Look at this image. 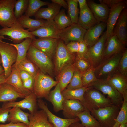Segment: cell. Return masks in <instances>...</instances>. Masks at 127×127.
<instances>
[{
    "mask_svg": "<svg viewBox=\"0 0 127 127\" xmlns=\"http://www.w3.org/2000/svg\"><path fill=\"white\" fill-rule=\"evenodd\" d=\"M33 93L38 99L46 98L52 88L58 83L52 78L38 70L35 77Z\"/></svg>",
    "mask_w": 127,
    "mask_h": 127,
    "instance_id": "obj_4",
    "label": "cell"
},
{
    "mask_svg": "<svg viewBox=\"0 0 127 127\" xmlns=\"http://www.w3.org/2000/svg\"><path fill=\"white\" fill-rule=\"evenodd\" d=\"M37 99L36 95L32 92L21 101L4 102L2 107L6 108L16 107L27 109L29 110L30 114H33L38 110Z\"/></svg>",
    "mask_w": 127,
    "mask_h": 127,
    "instance_id": "obj_15",
    "label": "cell"
},
{
    "mask_svg": "<svg viewBox=\"0 0 127 127\" xmlns=\"http://www.w3.org/2000/svg\"><path fill=\"white\" fill-rule=\"evenodd\" d=\"M35 78L32 76L22 82L24 87L26 89L33 92L35 83Z\"/></svg>",
    "mask_w": 127,
    "mask_h": 127,
    "instance_id": "obj_48",
    "label": "cell"
},
{
    "mask_svg": "<svg viewBox=\"0 0 127 127\" xmlns=\"http://www.w3.org/2000/svg\"><path fill=\"white\" fill-rule=\"evenodd\" d=\"M17 22L24 28H27L32 32L44 24L45 20L42 19H33L25 15L17 19Z\"/></svg>",
    "mask_w": 127,
    "mask_h": 127,
    "instance_id": "obj_32",
    "label": "cell"
},
{
    "mask_svg": "<svg viewBox=\"0 0 127 127\" xmlns=\"http://www.w3.org/2000/svg\"><path fill=\"white\" fill-rule=\"evenodd\" d=\"M74 64L76 68L81 74L92 67L89 61L85 57H79L76 55Z\"/></svg>",
    "mask_w": 127,
    "mask_h": 127,
    "instance_id": "obj_41",
    "label": "cell"
},
{
    "mask_svg": "<svg viewBox=\"0 0 127 127\" xmlns=\"http://www.w3.org/2000/svg\"><path fill=\"white\" fill-rule=\"evenodd\" d=\"M29 124L28 127H54L48 121L47 115L43 110H37L28 116Z\"/></svg>",
    "mask_w": 127,
    "mask_h": 127,
    "instance_id": "obj_28",
    "label": "cell"
},
{
    "mask_svg": "<svg viewBox=\"0 0 127 127\" xmlns=\"http://www.w3.org/2000/svg\"><path fill=\"white\" fill-rule=\"evenodd\" d=\"M106 27V23L100 22L87 30L83 41L88 48L91 47L98 41Z\"/></svg>",
    "mask_w": 127,
    "mask_h": 127,
    "instance_id": "obj_22",
    "label": "cell"
},
{
    "mask_svg": "<svg viewBox=\"0 0 127 127\" xmlns=\"http://www.w3.org/2000/svg\"><path fill=\"white\" fill-rule=\"evenodd\" d=\"M20 71L17 67L13 65L11 73L6 78L5 83L11 85L17 92L26 97L32 92L24 87L20 76Z\"/></svg>",
    "mask_w": 127,
    "mask_h": 127,
    "instance_id": "obj_21",
    "label": "cell"
},
{
    "mask_svg": "<svg viewBox=\"0 0 127 127\" xmlns=\"http://www.w3.org/2000/svg\"><path fill=\"white\" fill-rule=\"evenodd\" d=\"M28 0H18L16 2L14 6V14L17 19L23 15L27 8Z\"/></svg>",
    "mask_w": 127,
    "mask_h": 127,
    "instance_id": "obj_44",
    "label": "cell"
},
{
    "mask_svg": "<svg viewBox=\"0 0 127 127\" xmlns=\"http://www.w3.org/2000/svg\"><path fill=\"white\" fill-rule=\"evenodd\" d=\"M82 78L83 86L88 87L98 79L95 75L94 68L92 67L82 73Z\"/></svg>",
    "mask_w": 127,
    "mask_h": 127,
    "instance_id": "obj_43",
    "label": "cell"
},
{
    "mask_svg": "<svg viewBox=\"0 0 127 127\" xmlns=\"http://www.w3.org/2000/svg\"><path fill=\"white\" fill-rule=\"evenodd\" d=\"M3 39H6L11 41V40L10 39L6 38L4 36H0V41H2Z\"/></svg>",
    "mask_w": 127,
    "mask_h": 127,
    "instance_id": "obj_58",
    "label": "cell"
},
{
    "mask_svg": "<svg viewBox=\"0 0 127 127\" xmlns=\"http://www.w3.org/2000/svg\"><path fill=\"white\" fill-rule=\"evenodd\" d=\"M120 124L116 122L112 127H118Z\"/></svg>",
    "mask_w": 127,
    "mask_h": 127,
    "instance_id": "obj_60",
    "label": "cell"
},
{
    "mask_svg": "<svg viewBox=\"0 0 127 127\" xmlns=\"http://www.w3.org/2000/svg\"><path fill=\"white\" fill-rule=\"evenodd\" d=\"M52 2L57 4L61 7H63L65 9H68L67 4L65 0H51Z\"/></svg>",
    "mask_w": 127,
    "mask_h": 127,
    "instance_id": "obj_53",
    "label": "cell"
},
{
    "mask_svg": "<svg viewBox=\"0 0 127 127\" xmlns=\"http://www.w3.org/2000/svg\"><path fill=\"white\" fill-rule=\"evenodd\" d=\"M79 42L72 41H71L66 45V47L71 53L73 54H77L78 52Z\"/></svg>",
    "mask_w": 127,
    "mask_h": 127,
    "instance_id": "obj_46",
    "label": "cell"
},
{
    "mask_svg": "<svg viewBox=\"0 0 127 127\" xmlns=\"http://www.w3.org/2000/svg\"><path fill=\"white\" fill-rule=\"evenodd\" d=\"M87 4L98 23L106 24L110 11L109 7L103 3L98 4L91 1L88 0Z\"/></svg>",
    "mask_w": 127,
    "mask_h": 127,
    "instance_id": "obj_23",
    "label": "cell"
},
{
    "mask_svg": "<svg viewBox=\"0 0 127 127\" xmlns=\"http://www.w3.org/2000/svg\"><path fill=\"white\" fill-rule=\"evenodd\" d=\"M120 108L114 105L90 111L91 115L99 122L102 127H112L116 122Z\"/></svg>",
    "mask_w": 127,
    "mask_h": 127,
    "instance_id": "obj_3",
    "label": "cell"
},
{
    "mask_svg": "<svg viewBox=\"0 0 127 127\" xmlns=\"http://www.w3.org/2000/svg\"><path fill=\"white\" fill-rule=\"evenodd\" d=\"M32 39L30 38L25 39L21 42L18 44H13L10 43L16 49L17 53V60L13 65L16 66L21 61L27 57V52L31 44Z\"/></svg>",
    "mask_w": 127,
    "mask_h": 127,
    "instance_id": "obj_33",
    "label": "cell"
},
{
    "mask_svg": "<svg viewBox=\"0 0 127 127\" xmlns=\"http://www.w3.org/2000/svg\"><path fill=\"white\" fill-rule=\"evenodd\" d=\"M113 34L115 35L125 45L127 41V9L121 12L114 28Z\"/></svg>",
    "mask_w": 127,
    "mask_h": 127,
    "instance_id": "obj_19",
    "label": "cell"
},
{
    "mask_svg": "<svg viewBox=\"0 0 127 127\" xmlns=\"http://www.w3.org/2000/svg\"><path fill=\"white\" fill-rule=\"evenodd\" d=\"M29 114L23 111L19 108L12 107L9 110L7 121L13 123H22L28 126L30 123L28 119Z\"/></svg>",
    "mask_w": 127,
    "mask_h": 127,
    "instance_id": "obj_31",
    "label": "cell"
},
{
    "mask_svg": "<svg viewBox=\"0 0 127 127\" xmlns=\"http://www.w3.org/2000/svg\"><path fill=\"white\" fill-rule=\"evenodd\" d=\"M117 71L122 75L127 78V50L126 49L122 53Z\"/></svg>",
    "mask_w": 127,
    "mask_h": 127,
    "instance_id": "obj_45",
    "label": "cell"
},
{
    "mask_svg": "<svg viewBox=\"0 0 127 127\" xmlns=\"http://www.w3.org/2000/svg\"><path fill=\"white\" fill-rule=\"evenodd\" d=\"M106 39V31L96 43L91 47L88 48L85 57L89 61L94 69L97 67L103 60V54Z\"/></svg>",
    "mask_w": 127,
    "mask_h": 127,
    "instance_id": "obj_10",
    "label": "cell"
},
{
    "mask_svg": "<svg viewBox=\"0 0 127 127\" xmlns=\"http://www.w3.org/2000/svg\"><path fill=\"white\" fill-rule=\"evenodd\" d=\"M125 45L115 34H113L106 39L103 56V60L113 54L123 51Z\"/></svg>",
    "mask_w": 127,
    "mask_h": 127,
    "instance_id": "obj_20",
    "label": "cell"
},
{
    "mask_svg": "<svg viewBox=\"0 0 127 127\" xmlns=\"http://www.w3.org/2000/svg\"><path fill=\"white\" fill-rule=\"evenodd\" d=\"M54 57L55 71L58 75L64 67L74 63L76 56L68 51L63 42L59 39Z\"/></svg>",
    "mask_w": 127,
    "mask_h": 127,
    "instance_id": "obj_8",
    "label": "cell"
},
{
    "mask_svg": "<svg viewBox=\"0 0 127 127\" xmlns=\"http://www.w3.org/2000/svg\"><path fill=\"white\" fill-rule=\"evenodd\" d=\"M11 108H5L0 107V123H5L7 121L9 111Z\"/></svg>",
    "mask_w": 127,
    "mask_h": 127,
    "instance_id": "obj_49",
    "label": "cell"
},
{
    "mask_svg": "<svg viewBox=\"0 0 127 127\" xmlns=\"http://www.w3.org/2000/svg\"><path fill=\"white\" fill-rule=\"evenodd\" d=\"M123 100L118 115L114 119L120 124L127 123V93L123 95Z\"/></svg>",
    "mask_w": 127,
    "mask_h": 127,
    "instance_id": "obj_40",
    "label": "cell"
},
{
    "mask_svg": "<svg viewBox=\"0 0 127 127\" xmlns=\"http://www.w3.org/2000/svg\"><path fill=\"white\" fill-rule=\"evenodd\" d=\"M118 127H127V123L120 124Z\"/></svg>",
    "mask_w": 127,
    "mask_h": 127,
    "instance_id": "obj_59",
    "label": "cell"
},
{
    "mask_svg": "<svg viewBox=\"0 0 127 127\" xmlns=\"http://www.w3.org/2000/svg\"><path fill=\"white\" fill-rule=\"evenodd\" d=\"M59 39L51 38H35L32 40V44L51 60L55 56Z\"/></svg>",
    "mask_w": 127,
    "mask_h": 127,
    "instance_id": "obj_13",
    "label": "cell"
},
{
    "mask_svg": "<svg viewBox=\"0 0 127 127\" xmlns=\"http://www.w3.org/2000/svg\"><path fill=\"white\" fill-rule=\"evenodd\" d=\"M27 57L43 73L52 74L54 67L51 60L32 44L27 52Z\"/></svg>",
    "mask_w": 127,
    "mask_h": 127,
    "instance_id": "obj_1",
    "label": "cell"
},
{
    "mask_svg": "<svg viewBox=\"0 0 127 127\" xmlns=\"http://www.w3.org/2000/svg\"><path fill=\"white\" fill-rule=\"evenodd\" d=\"M68 127H85L83 126L79 122H76L72 123Z\"/></svg>",
    "mask_w": 127,
    "mask_h": 127,
    "instance_id": "obj_55",
    "label": "cell"
},
{
    "mask_svg": "<svg viewBox=\"0 0 127 127\" xmlns=\"http://www.w3.org/2000/svg\"><path fill=\"white\" fill-rule=\"evenodd\" d=\"M126 1L117 4L111 7L106 23L107 39L113 34V31L121 12L126 8Z\"/></svg>",
    "mask_w": 127,
    "mask_h": 127,
    "instance_id": "obj_17",
    "label": "cell"
},
{
    "mask_svg": "<svg viewBox=\"0 0 127 127\" xmlns=\"http://www.w3.org/2000/svg\"><path fill=\"white\" fill-rule=\"evenodd\" d=\"M83 87L82 74L75 68L71 81L66 87L68 89H75Z\"/></svg>",
    "mask_w": 127,
    "mask_h": 127,
    "instance_id": "obj_42",
    "label": "cell"
},
{
    "mask_svg": "<svg viewBox=\"0 0 127 127\" xmlns=\"http://www.w3.org/2000/svg\"><path fill=\"white\" fill-rule=\"evenodd\" d=\"M0 53L4 74L6 79L11 73L13 64L16 61L17 51L10 43L2 41H0Z\"/></svg>",
    "mask_w": 127,
    "mask_h": 127,
    "instance_id": "obj_5",
    "label": "cell"
},
{
    "mask_svg": "<svg viewBox=\"0 0 127 127\" xmlns=\"http://www.w3.org/2000/svg\"><path fill=\"white\" fill-rule=\"evenodd\" d=\"M45 98L52 103L55 112L57 113L62 110L63 105L64 99L62 94L59 82L54 89L50 91Z\"/></svg>",
    "mask_w": 127,
    "mask_h": 127,
    "instance_id": "obj_27",
    "label": "cell"
},
{
    "mask_svg": "<svg viewBox=\"0 0 127 127\" xmlns=\"http://www.w3.org/2000/svg\"><path fill=\"white\" fill-rule=\"evenodd\" d=\"M46 8H40L34 16L35 19H44L47 20H53L60 11L61 6L52 2Z\"/></svg>",
    "mask_w": 127,
    "mask_h": 127,
    "instance_id": "obj_29",
    "label": "cell"
},
{
    "mask_svg": "<svg viewBox=\"0 0 127 127\" xmlns=\"http://www.w3.org/2000/svg\"><path fill=\"white\" fill-rule=\"evenodd\" d=\"M75 116L79 119L81 124L85 127H102L89 111L85 110L76 114Z\"/></svg>",
    "mask_w": 127,
    "mask_h": 127,
    "instance_id": "obj_35",
    "label": "cell"
},
{
    "mask_svg": "<svg viewBox=\"0 0 127 127\" xmlns=\"http://www.w3.org/2000/svg\"><path fill=\"white\" fill-rule=\"evenodd\" d=\"M75 69L74 63L69 64L64 67L58 74L56 81L60 83L61 92L70 82Z\"/></svg>",
    "mask_w": 127,
    "mask_h": 127,
    "instance_id": "obj_30",
    "label": "cell"
},
{
    "mask_svg": "<svg viewBox=\"0 0 127 127\" xmlns=\"http://www.w3.org/2000/svg\"><path fill=\"white\" fill-rule=\"evenodd\" d=\"M26 124L22 123H13L10 122L7 124H0V127H28Z\"/></svg>",
    "mask_w": 127,
    "mask_h": 127,
    "instance_id": "obj_51",
    "label": "cell"
},
{
    "mask_svg": "<svg viewBox=\"0 0 127 127\" xmlns=\"http://www.w3.org/2000/svg\"><path fill=\"white\" fill-rule=\"evenodd\" d=\"M2 64V61L1 57V56L0 53V65Z\"/></svg>",
    "mask_w": 127,
    "mask_h": 127,
    "instance_id": "obj_61",
    "label": "cell"
},
{
    "mask_svg": "<svg viewBox=\"0 0 127 127\" xmlns=\"http://www.w3.org/2000/svg\"><path fill=\"white\" fill-rule=\"evenodd\" d=\"M37 103L38 107L45 112L48 121L54 127H68L72 123L80 121L77 117L68 119L61 118L55 115L49 110L46 103L42 99H38Z\"/></svg>",
    "mask_w": 127,
    "mask_h": 127,
    "instance_id": "obj_14",
    "label": "cell"
},
{
    "mask_svg": "<svg viewBox=\"0 0 127 127\" xmlns=\"http://www.w3.org/2000/svg\"><path fill=\"white\" fill-rule=\"evenodd\" d=\"M61 30L54 20H45L44 25L32 32L39 38H51L60 39Z\"/></svg>",
    "mask_w": 127,
    "mask_h": 127,
    "instance_id": "obj_16",
    "label": "cell"
},
{
    "mask_svg": "<svg viewBox=\"0 0 127 127\" xmlns=\"http://www.w3.org/2000/svg\"><path fill=\"white\" fill-rule=\"evenodd\" d=\"M53 20L61 30L64 29L72 24L70 18L66 15L64 9L60 11Z\"/></svg>",
    "mask_w": 127,
    "mask_h": 127,
    "instance_id": "obj_38",
    "label": "cell"
},
{
    "mask_svg": "<svg viewBox=\"0 0 127 127\" xmlns=\"http://www.w3.org/2000/svg\"></svg>",
    "mask_w": 127,
    "mask_h": 127,
    "instance_id": "obj_62",
    "label": "cell"
},
{
    "mask_svg": "<svg viewBox=\"0 0 127 127\" xmlns=\"http://www.w3.org/2000/svg\"><path fill=\"white\" fill-rule=\"evenodd\" d=\"M88 87L83 86L80 88L75 89L66 88L61 92V93L64 100L76 99L80 101L83 104L84 102V93Z\"/></svg>",
    "mask_w": 127,
    "mask_h": 127,
    "instance_id": "obj_34",
    "label": "cell"
},
{
    "mask_svg": "<svg viewBox=\"0 0 127 127\" xmlns=\"http://www.w3.org/2000/svg\"><path fill=\"white\" fill-rule=\"evenodd\" d=\"M89 87H92L107 95L113 105L120 108L123 100L122 95L106 79H98Z\"/></svg>",
    "mask_w": 127,
    "mask_h": 127,
    "instance_id": "obj_6",
    "label": "cell"
},
{
    "mask_svg": "<svg viewBox=\"0 0 127 127\" xmlns=\"http://www.w3.org/2000/svg\"><path fill=\"white\" fill-rule=\"evenodd\" d=\"M85 110L81 102L74 99H65L63 105V114L65 119H71L76 117V114Z\"/></svg>",
    "mask_w": 127,
    "mask_h": 127,
    "instance_id": "obj_18",
    "label": "cell"
},
{
    "mask_svg": "<svg viewBox=\"0 0 127 127\" xmlns=\"http://www.w3.org/2000/svg\"><path fill=\"white\" fill-rule=\"evenodd\" d=\"M15 67H17L20 71H25L34 78L38 70L37 67L27 57Z\"/></svg>",
    "mask_w": 127,
    "mask_h": 127,
    "instance_id": "obj_36",
    "label": "cell"
},
{
    "mask_svg": "<svg viewBox=\"0 0 127 127\" xmlns=\"http://www.w3.org/2000/svg\"><path fill=\"white\" fill-rule=\"evenodd\" d=\"M6 79L4 73L0 75V85L5 83Z\"/></svg>",
    "mask_w": 127,
    "mask_h": 127,
    "instance_id": "obj_56",
    "label": "cell"
},
{
    "mask_svg": "<svg viewBox=\"0 0 127 127\" xmlns=\"http://www.w3.org/2000/svg\"><path fill=\"white\" fill-rule=\"evenodd\" d=\"M87 30L78 24H72L70 26L61 30L59 38L65 45L71 41L80 42L83 41Z\"/></svg>",
    "mask_w": 127,
    "mask_h": 127,
    "instance_id": "obj_12",
    "label": "cell"
},
{
    "mask_svg": "<svg viewBox=\"0 0 127 127\" xmlns=\"http://www.w3.org/2000/svg\"><path fill=\"white\" fill-rule=\"evenodd\" d=\"M106 79L123 95L127 93V78L117 70L108 76Z\"/></svg>",
    "mask_w": 127,
    "mask_h": 127,
    "instance_id": "obj_26",
    "label": "cell"
},
{
    "mask_svg": "<svg viewBox=\"0 0 127 127\" xmlns=\"http://www.w3.org/2000/svg\"><path fill=\"white\" fill-rule=\"evenodd\" d=\"M79 5L80 9H81L87 4L86 0H77Z\"/></svg>",
    "mask_w": 127,
    "mask_h": 127,
    "instance_id": "obj_54",
    "label": "cell"
},
{
    "mask_svg": "<svg viewBox=\"0 0 127 127\" xmlns=\"http://www.w3.org/2000/svg\"><path fill=\"white\" fill-rule=\"evenodd\" d=\"M4 35L8 36L13 43L17 44L27 38L32 40L35 38L32 32L28 29H24L17 21L10 27H4L0 29V36Z\"/></svg>",
    "mask_w": 127,
    "mask_h": 127,
    "instance_id": "obj_9",
    "label": "cell"
},
{
    "mask_svg": "<svg viewBox=\"0 0 127 127\" xmlns=\"http://www.w3.org/2000/svg\"><path fill=\"white\" fill-rule=\"evenodd\" d=\"M99 1L100 3L105 4L110 8L119 3L126 1L123 0H103Z\"/></svg>",
    "mask_w": 127,
    "mask_h": 127,
    "instance_id": "obj_50",
    "label": "cell"
},
{
    "mask_svg": "<svg viewBox=\"0 0 127 127\" xmlns=\"http://www.w3.org/2000/svg\"><path fill=\"white\" fill-rule=\"evenodd\" d=\"M88 49L87 46L84 41L80 42L78 51L76 55L79 57H85Z\"/></svg>",
    "mask_w": 127,
    "mask_h": 127,
    "instance_id": "obj_47",
    "label": "cell"
},
{
    "mask_svg": "<svg viewBox=\"0 0 127 127\" xmlns=\"http://www.w3.org/2000/svg\"><path fill=\"white\" fill-rule=\"evenodd\" d=\"M78 24L87 30L98 22L87 4L80 9Z\"/></svg>",
    "mask_w": 127,
    "mask_h": 127,
    "instance_id": "obj_24",
    "label": "cell"
},
{
    "mask_svg": "<svg viewBox=\"0 0 127 127\" xmlns=\"http://www.w3.org/2000/svg\"><path fill=\"white\" fill-rule=\"evenodd\" d=\"M68 5V13L72 24H77L79 11L77 0H67Z\"/></svg>",
    "mask_w": 127,
    "mask_h": 127,
    "instance_id": "obj_39",
    "label": "cell"
},
{
    "mask_svg": "<svg viewBox=\"0 0 127 127\" xmlns=\"http://www.w3.org/2000/svg\"><path fill=\"white\" fill-rule=\"evenodd\" d=\"M4 73L3 68L0 65V75Z\"/></svg>",
    "mask_w": 127,
    "mask_h": 127,
    "instance_id": "obj_57",
    "label": "cell"
},
{
    "mask_svg": "<svg viewBox=\"0 0 127 127\" xmlns=\"http://www.w3.org/2000/svg\"><path fill=\"white\" fill-rule=\"evenodd\" d=\"M16 0H0V25L10 27L17 21L14 14Z\"/></svg>",
    "mask_w": 127,
    "mask_h": 127,
    "instance_id": "obj_11",
    "label": "cell"
},
{
    "mask_svg": "<svg viewBox=\"0 0 127 127\" xmlns=\"http://www.w3.org/2000/svg\"><path fill=\"white\" fill-rule=\"evenodd\" d=\"M25 97L8 84L4 83L0 85V102L16 101L18 98H24Z\"/></svg>",
    "mask_w": 127,
    "mask_h": 127,
    "instance_id": "obj_25",
    "label": "cell"
},
{
    "mask_svg": "<svg viewBox=\"0 0 127 127\" xmlns=\"http://www.w3.org/2000/svg\"><path fill=\"white\" fill-rule=\"evenodd\" d=\"M49 3L40 0H28V5L25 15L30 17L34 16L42 6L48 5Z\"/></svg>",
    "mask_w": 127,
    "mask_h": 127,
    "instance_id": "obj_37",
    "label": "cell"
},
{
    "mask_svg": "<svg viewBox=\"0 0 127 127\" xmlns=\"http://www.w3.org/2000/svg\"><path fill=\"white\" fill-rule=\"evenodd\" d=\"M84 102L83 103L85 110L90 112L113 104L108 98L105 97L99 91L89 87L84 95Z\"/></svg>",
    "mask_w": 127,
    "mask_h": 127,
    "instance_id": "obj_2",
    "label": "cell"
},
{
    "mask_svg": "<svg viewBox=\"0 0 127 127\" xmlns=\"http://www.w3.org/2000/svg\"><path fill=\"white\" fill-rule=\"evenodd\" d=\"M20 75L22 82L28 79L32 76L27 72L23 70L20 71Z\"/></svg>",
    "mask_w": 127,
    "mask_h": 127,
    "instance_id": "obj_52",
    "label": "cell"
},
{
    "mask_svg": "<svg viewBox=\"0 0 127 127\" xmlns=\"http://www.w3.org/2000/svg\"><path fill=\"white\" fill-rule=\"evenodd\" d=\"M123 52L115 53L103 60L97 67L94 69L95 75L98 79H101L103 77H106V78L117 70Z\"/></svg>",
    "mask_w": 127,
    "mask_h": 127,
    "instance_id": "obj_7",
    "label": "cell"
}]
</instances>
